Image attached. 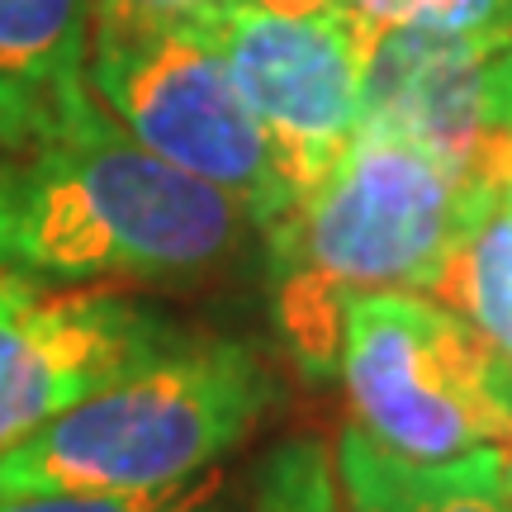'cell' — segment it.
<instances>
[{"label": "cell", "instance_id": "3", "mask_svg": "<svg viewBox=\"0 0 512 512\" xmlns=\"http://www.w3.org/2000/svg\"><path fill=\"white\" fill-rule=\"evenodd\" d=\"M247 342L185 332L176 347L0 451V498L166 494L219 470L275 408Z\"/></svg>", "mask_w": 512, "mask_h": 512}, {"label": "cell", "instance_id": "7", "mask_svg": "<svg viewBox=\"0 0 512 512\" xmlns=\"http://www.w3.org/2000/svg\"><path fill=\"white\" fill-rule=\"evenodd\" d=\"M181 337L166 313L119 290H57L34 275L0 271V451L29 441Z\"/></svg>", "mask_w": 512, "mask_h": 512}, {"label": "cell", "instance_id": "8", "mask_svg": "<svg viewBox=\"0 0 512 512\" xmlns=\"http://www.w3.org/2000/svg\"><path fill=\"white\" fill-rule=\"evenodd\" d=\"M361 128L512 181V29H361Z\"/></svg>", "mask_w": 512, "mask_h": 512}, {"label": "cell", "instance_id": "16", "mask_svg": "<svg viewBox=\"0 0 512 512\" xmlns=\"http://www.w3.org/2000/svg\"><path fill=\"white\" fill-rule=\"evenodd\" d=\"M261 10H280V15H313V10H337V0H252Z\"/></svg>", "mask_w": 512, "mask_h": 512}, {"label": "cell", "instance_id": "15", "mask_svg": "<svg viewBox=\"0 0 512 512\" xmlns=\"http://www.w3.org/2000/svg\"><path fill=\"white\" fill-rule=\"evenodd\" d=\"M100 5H119V10L152 15V19H200L204 10H214L223 0H100Z\"/></svg>", "mask_w": 512, "mask_h": 512}, {"label": "cell", "instance_id": "17", "mask_svg": "<svg viewBox=\"0 0 512 512\" xmlns=\"http://www.w3.org/2000/svg\"><path fill=\"white\" fill-rule=\"evenodd\" d=\"M508 512H512V465H508Z\"/></svg>", "mask_w": 512, "mask_h": 512}, {"label": "cell", "instance_id": "1", "mask_svg": "<svg viewBox=\"0 0 512 512\" xmlns=\"http://www.w3.org/2000/svg\"><path fill=\"white\" fill-rule=\"evenodd\" d=\"M494 190L498 181L432 147L361 128L261 238L294 366L309 380L337 375L351 299L437 290Z\"/></svg>", "mask_w": 512, "mask_h": 512}, {"label": "cell", "instance_id": "5", "mask_svg": "<svg viewBox=\"0 0 512 512\" xmlns=\"http://www.w3.org/2000/svg\"><path fill=\"white\" fill-rule=\"evenodd\" d=\"M91 91L133 143L233 195L261 238L294 204L266 133L195 24L100 5Z\"/></svg>", "mask_w": 512, "mask_h": 512}, {"label": "cell", "instance_id": "13", "mask_svg": "<svg viewBox=\"0 0 512 512\" xmlns=\"http://www.w3.org/2000/svg\"><path fill=\"white\" fill-rule=\"evenodd\" d=\"M361 29H422V34H508L512 0H337Z\"/></svg>", "mask_w": 512, "mask_h": 512}, {"label": "cell", "instance_id": "11", "mask_svg": "<svg viewBox=\"0 0 512 512\" xmlns=\"http://www.w3.org/2000/svg\"><path fill=\"white\" fill-rule=\"evenodd\" d=\"M432 294L512 361V181L494 190Z\"/></svg>", "mask_w": 512, "mask_h": 512}, {"label": "cell", "instance_id": "10", "mask_svg": "<svg viewBox=\"0 0 512 512\" xmlns=\"http://www.w3.org/2000/svg\"><path fill=\"white\" fill-rule=\"evenodd\" d=\"M503 451H475L460 460H403L361 432L342 427L332 446V470L347 512H508Z\"/></svg>", "mask_w": 512, "mask_h": 512}, {"label": "cell", "instance_id": "4", "mask_svg": "<svg viewBox=\"0 0 512 512\" xmlns=\"http://www.w3.org/2000/svg\"><path fill=\"white\" fill-rule=\"evenodd\" d=\"M337 380L351 427L403 460L512 456V361L441 299H351Z\"/></svg>", "mask_w": 512, "mask_h": 512}, {"label": "cell", "instance_id": "14", "mask_svg": "<svg viewBox=\"0 0 512 512\" xmlns=\"http://www.w3.org/2000/svg\"><path fill=\"white\" fill-rule=\"evenodd\" d=\"M0 512H233L223 470H209L195 484L166 494H48V498H0Z\"/></svg>", "mask_w": 512, "mask_h": 512}, {"label": "cell", "instance_id": "6", "mask_svg": "<svg viewBox=\"0 0 512 512\" xmlns=\"http://www.w3.org/2000/svg\"><path fill=\"white\" fill-rule=\"evenodd\" d=\"M185 24L219 53L299 200L361 133V24L342 10L280 15L252 0H223Z\"/></svg>", "mask_w": 512, "mask_h": 512}, {"label": "cell", "instance_id": "9", "mask_svg": "<svg viewBox=\"0 0 512 512\" xmlns=\"http://www.w3.org/2000/svg\"><path fill=\"white\" fill-rule=\"evenodd\" d=\"M95 10L100 0H0V157L67 138L100 114Z\"/></svg>", "mask_w": 512, "mask_h": 512}, {"label": "cell", "instance_id": "2", "mask_svg": "<svg viewBox=\"0 0 512 512\" xmlns=\"http://www.w3.org/2000/svg\"><path fill=\"white\" fill-rule=\"evenodd\" d=\"M256 223L233 195L133 143L100 110L67 138L0 157V271L34 280H214Z\"/></svg>", "mask_w": 512, "mask_h": 512}, {"label": "cell", "instance_id": "12", "mask_svg": "<svg viewBox=\"0 0 512 512\" xmlns=\"http://www.w3.org/2000/svg\"><path fill=\"white\" fill-rule=\"evenodd\" d=\"M247 512H347L328 446L318 437L280 441L256 470Z\"/></svg>", "mask_w": 512, "mask_h": 512}]
</instances>
